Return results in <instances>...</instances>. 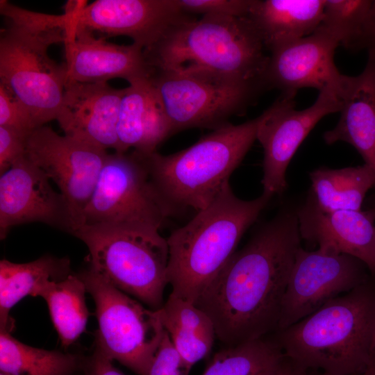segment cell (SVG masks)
Instances as JSON below:
<instances>
[{
    "label": "cell",
    "mask_w": 375,
    "mask_h": 375,
    "mask_svg": "<svg viewBox=\"0 0 375 375\" xmlns=\"http://www.w3.org/2000/svg\"><path fill=\"white\" fill-rule=\"evenodd\" d=\"M308 197L321 211L361 210L369 189L375 186V175L367 165L331 169L320 167L309 174Z\"/></svg>",
    "instance_id": "25"
},
{
    "label": "cell",
    "mask_w": 375,
    "mask_h": 375,
    "mask_svg": "<svg viewBox=\"0 0 375 375\" xmlns=\"http://www.w3.org/2000/svg\"><path fill=\"white\" fill-rule=\"evenodd\" d=\"M272 197L243 200L228 183L215 199L167 238L171 294L192 303L224 268Z\"/></svg>",
    "instance_id": "5"
},
{
    "label": "cell",
    "mask_w": 375,
    "mask_h": 375,
    "mask_svg": "<svg viewBox=\"0 0 375 375\" xmlns=\"http://www.w3.org/2000/svg\"><path fill=\"white\" fill-rule=\"evenodd\" d=\"M73 235L87 246L93 272L148 308L162 307L169 247L159 231L82 226Z\"/></svg>",
    "instance_id": "7"
},
{
    "label": "cell",
    "mask_w": 375,
    "mask_h": 375,
    "mask_svg": "<svg viewBox=\"0 0 375 375\" xmlns=\"http://www.w3.org/2000/svg\"><path fill=\"white\" fill-rule=\"evenodd\" d=\"M149 78L168 119L172 135L192 128L214 130L225 125L267 90L262 83L204 73L151 69Z\"/></svg>",
    "instance_id": "9"
},
{
    "label": "cell",
    "mask_w": 375,
    "mask_h": 375,
    "mask_svg": "<svg viewBox=\"0 0 375 375\" xmlns=\"http://www.w3.org/2000/svg\"><path fill=\"white\" fill-rule=\"evenodd\" d=\"M124 89L108 83L67 81L56 118L65 135L117 151V123Z\"/></svg>",
    "instance_id": "18"
},
{
    "label": "cell",
    "mask_w": 375,
    "mask_h": 375,
    "mask_svg": "<svg viewBox=\"0 0 375 375\" xmlns=\"http://www.w3.org/2000/svg\"><path fill=\"white\" fill-rule=\"evenodd\" d=\"M112 362L94 346L92 353L85 356L82 372L84 375H124Z\"/></svg>",
    "instance_id": "34"
},
{
    "label": "cell",
    "mask_w": 375,
    "mask_h": 375,
    "mask_svg": "<svg viewBox=\"0 0 375 375\" xmlns=\"http://www.w3.org/2000/svg\"><path fill=\"white\" fill-rule=\"evenodd\" d=\"M169 216L149 176L146 154L108 153L81 226H109L159 231ZM80 226V227H81Z\"/></svg>",
    "instance_id": "10"
},
{
    "label": "cell",
    "mask_w": 375,
    "mask_h": 375,
    "mask_svg": "<svg viewBox=\"0 0 375 375\" xmlns=\"http://www.w3.org/2000/svg\"><path fill=\"white\" fill-rule=\"evenodd\" d=\"M274 333L285 356L308 371L362 374L375 358V284L368 281Z\"/></svg>",
    "instance_id": "2"
},
{
    "label": "cell",
    "mask_w": 375,
    "mask_h": 375,
    "mask_svg": "<svg viewBox=\"0 0 375 375\" xmlns=\"http://www.w3.org/2000/svg\"><path fill=\"white\" fill-rule=\"evenodd\" d=\"M67 24L107 36H126L144 50L190 17L178 0H97L90 4L69 1Z\"/></svg>",
    "instance_id": "14"
},
{
    "label": "cell",
    "mask_w": 375,
    "mask_h": 375,
    "mask_svg": "<svg viewBox=\"0 0 375 375\" xmlns=\"http://www.w3.org/2000/svg\"><path fill=\"white\" fill-rule=\"evenodd\" d=\"M284 358L274 339L265 337L219 351L202 375H270Z\"/></svg>",
    "instance_id": "28"
},
{
    "label": "cell",
    "mask_w": 375,
    "mask_h": 375,
    "mask_svg": "<svg viewBox=\"0 0 375 375\" xmlns=\"http://www.w3.org/2000/svg\"><path fill=\"white\" fill-rule=\"evenodd\" d=\"M85 285L78 274L72 273L60 281L49 282L38 297L47 302L52 323L61 345L69 347L85 331L89 317Z\"/></svg>",
    "instance_id": "27"
},
{
    "label": "cell",
    "mask_w": 375,
    "mask_h": 375,
    "mask_svg": "<svg viewBox=\"0 0 375 375\" xmlns=\"http://www.w3.org/2000/svg\"><path fill=\"white\" fill-rule=\"evenodd\" d=\"M0 375H6V374L0 372Z\"/></svg>",
    "instance_id": "41"
},
{
    "label": "cell",
    "mask_w": 375,
    "mask_h": 375,
    "mask_svg": "<svg viewBox=\"0 0 375 375\" xmlns=\"http://www.w3.org/2000/svg\"><path fill=\"white\" fill-rule=\"evenodd\" d=\"M28 136L0 126V174L26 156V140Z\"/></svg>",
    "instance_id": "33"
},
{
    "label": "cell",
    "mask_w": 375,
    "mask_h": 375,
    "mask_svg": "<svg viewBox=\"0 0 375 375\" xmlns=\"http://www.w3.org/2000/svg\"><path fill=\"white\" fill-rule=\"evenodd\" d=\"M6 26L0 35V83L29 110L37 127L57 118L67 81L66 63L48 50L64 43L67 16L29 11L0 1Z\"/></svg>",
    "instance_id": "4"
},
{
    "label": "cell",
    "mask_w": 375,
    "mask_h": 375,
    "mask_svg": "<svg viewBox=\"0 0 375 375\" xmlns=\"http://www.w3.org/2000/svg\"><path fill=\"white\" fill-rule=\"evenodd\" d=\"M171 135L169 122L149 78L124 88L117 117L116 152L133 148L141 153L150 154Z\"/></svg>",
    "instance_id": "20"
},
{
    "label": "cell",
    "mask_w": 375,
    "mask_h": 375,
    "mask_svg": "<svg viewBox=\"0 0 375 375\" xmlns=\"http://www.w3.org/2000/svg\"><path fill=\"white\" fill-rule=\"evenodd\" d=\"M365 48L368 51V57L375 58V0H372L367 21Z\"/></svg>",
    "instance_id": "35"
},
{
    "label": "cell",
    "mask_w": 375,
    "mask_h": 375,
    "mask_svg": "<svg viewBox=\"0 0 375 375\" xmlns=\"http://www.w3.org/2000/svg\"><path fill=\"white\" fill-rule=\"evenodd\" d=\"M258 117L228 123L169 155L146 154L151 181L167 212H199L218 196L256 140Z\"/></svg>",
    "instance_id": "6"
},
{
    "label": "cell",
    "mask_w": 375,
    "mask_h": 375,
    "mask_svg": "<svg viewBox=\"0 0 375 375\" xmlns=\"http://www.w3.org/2000/svg\"><path fill=\"white\" fill-rule=\"evenodd\" d=\"M296 95L281 94L260 116L256 140L263 149V192L273 197L287 189L285 173L288 167L303 141L325 116L340 112L342 99L340 92L328 87L319 92L312 105L298 110Z\"/></svg>",
    "instance_id": "11"
},
{
    "label": "cell",
    "mask_w": 375,
    "mask_h": 375,
    "mask_svg": "<svg viewBox=\"0 0 375 375\" xmlns=\"http://www.w3.org/2000/svg\"><path fill=\"white\" fill-rule=\"evenodd\" d=\"M65 31L67 81L107 83L122 78L130 84L150 76L151 69L141 47L111 43L105 37L73 28L67 23Z\"/></svg>",
    "instance_id": "17"
},
{
    "label": "cell",
    "mask_w": 375,
    "mask_h": 375,
    "mask_svg": "<svg viewBox=\"0 0 375 375\" xmlns=\"http://www.w3.org/2000/svg\"><path fill=\"white\" fill-rule=\"evenodd\" d=\"M265 50L249 17L203 15L178 23L144 55L152 69L204 73L265 85L269 55Z\"/></svg>",
    "instance_id": "3"
},
{
    "label": "cell",
    "mask_w": 375,
    "mask_h": 375,
    "mask_svg": "<svg viewBox=\"0 0 375 375\" xmlns=\"http://www.w3.org/2000/svg\"><path fill=\"white\" fill-rule=\"evenodd\" d=\"M296 209H283L236 251L194 304L226 347L277 329L283 297L301 247Z\"/></svg>",
    "instance_id": "1"
},
{
    "label": "cell",
    "mask_w": 375,
    "mask_h": 375,
    "mask_svg": "<svg viewBox=\"0 0 375 375\" xmlns=\"http://www.w3.org/2000/svg\"><path fill=\"white\" fill-rule=\"evenodd\" d=\"M367 61L369 62L370 63H372V65H373V67H374V68L375 69V58H372V57H368Z\"/></svg>",
    "instance_id": "38"
},
{
    "label": "cell",
    "mask_w": 375,
    "mask_h": 375,
    "mask_svg": "<svg viewBox=\"0 0 375 375\" xmlns=\"http://www.w3.org/2000/svg\"><path fill=\"white\" fill-rule=\"evenodd\" d=\"M301 239L328 253L361 260L375 278V217L372 211L323 212L307 198L297 208Z\"/></svg>",
    "instance_id": "19"
},
{
    "label": "cell",
    "mask_w": 375,
    "mask_h": 375,
    "mask_svg": "<svg viewBox=\"0 0 375 375\" xmlns=\"http://www.w3.org/2000/svg\"><path fill=\"white\" fill-rule=\"evenodd\" d=\"M0 126L26 135L37 127L27 107L4 85L0 83Z\"/></svg>",
    "instance_id": "30"
},
{
    "label": "cell",
    "mask_w": 375,
    "mask_h": 375,
    "mask_svg": "<svg viewBox=\"0 0 375 375\" xmlns=\"http://www.w3.org/2000/svg\"><path fill=\"white\" fill-rule=\"evenodd\" d=\"M270 375H310L308 371L285 356L281 365Z\"/></svg>",
    "instance_id": "36"
},
{
    "label": "cell",
    "mask_w": 375,
    "mask_h": 375,
    "mask_svg": "<svg viewBox=\"0 0 375 375\" xmlns=\"http://www.w3.org/2000/svg\"><path fill=\"white\" fill-rule=\"evenodd\" d=\"M362 375H375V358Z\"/></svg>",
    "instance_id": "37"
},
{
    "label": "cell",
    "mask_w": 375,
    "mask_h": 375,
    "mask_svg": "<svg viewBox=\"0 0 375 375\" xmlns=\"http://www.w3.org/2000/svg\"><path fill=\"white\" fill-rule=\"evenodd\" d=\"M338 46L333 37L317 28L310 35L272 49L264 74L267 90L296 95L302 88L320 92L333 87L341 94L349 76L335 66Z\"/></svg>",
    "instance_id": "16"
},
{
    "label": "cell",
    "mask_w": 375,
    "mask_h": 375,
    "mask_svg": "<svg viewBox=\"0 0 375 375\" xmlns=\"http://www.w3.org/2000/svg\"><path fill=\"white\" fill-rule=\"evenodd\" d=\"M158 310L174 347L191 369L212 349L216 338L212 319L194 303L171 294Z\"/></svg>",
    "instance_id": "24"
},
{
    "label": "cell",
    "mask_w": 375,
    "mask_h": 375,
    "mask_svg": "<svg viewBox=\"0 0 375 375\" xmlns=\"http://www.w3.org/2000/svg\"><path fill=\"white\" fill-rule=\"evenodd\" d=\"M0 372L6 375H75L85 356L47 350L21 342L0 331Z\"/></svg>",
    "instance_id": "26"
},
{
    "label": "cell",
    "mask_w": 375,
    "mask_h": 375,
    "mask_svg": "<svg viewBox=\"0 0 375 375\" xmlns=\"http://www.w3.org/2000/svg\"><path fill=\"white\" fill-rule=\"evenodd\" d=\"M340 97L339 120L323 139L327 144L344 142L352 145L375 175V69L372 63L367 61L358 76H349Z\"/></svg>",
    "instance_id": "21"
},
{
    "label": "cell",
    "mask_w": 375,
    "mask_h": 375,
    "mask_svg": "<svg viewBox=\"0 0 375 375\" xmlns=\"http://www.w3.org/2000/svg\"><path fill=\"white\" fill-rule=\"evenodd\" d=\"M67 258L43 256L26 263L0 261V331L11 333L14 322L10 309L26 296L38 297L51 281H60L71 274Z\"/></svg>",
    "instance_id": "23"
},
{
    "label": "cell",
    "mask_w": 375,
    "mask_h": 375,
    "mask_svg": "<svg viewBox=\"0 0 375 375\" xmlns=\"http://www.w3.org/2000/svg\"><path fill=\"white\" fill-rule=\"evenodd\" d=\"M365 267L361 260L350 255L319 249L307 251L301 247L285 292L276 331L298 322L329 301L368 281Z\"/></svg>",
    "instance_id": "12"
},
{
    "label": "cell",
    "mask_w": 375,
    "mask_h": 375,
    "mask_svg": "<svg viewBox=\"0 0 375 375\" xmlns=\"http://www.w3.org/2000/svg\"><path fill=\"white\" fill-rule=\"evenodd\" d=\"M50 179L26 156L0 176V238L15 226L40 222L73 235L76 229L70 207Z\"/></svg>",
    "instance_id": "15"
},
{
    "label": "cell",
    "mask_w": 375,
    "mask_h": 375,
    "mask_svg": "<svg viewBox=\"0 0 375 375\" xmlns=\"http://www.w3.org/2000/svg\"><path fill=\"white\" fill-rule=\"evenodd\" d=\"M372 0H325L318 28L349 51L365 48Z\"/></svg>",
    "instance_id": "29"
},
{
    "label": "cell",
    "mask_w": 375,
    "mask_h": 375,
    "mask_svg": "<svg viewBox=\"0 0 375 375\" xmlns=\"http://www.w3.org/2000/svg\"><path fill=\"white\" fill-rule=\"evenodd\" d=\"M190 371L165 331L151 366L143 375H188Z\"/></svg>",
    "instance_id": "32"
},
{
    "label": "cell",
    "mask_w": 375,
    "mask_h": 375,
    "mask_svg": "<svg viewBox=\"0 0 375 375\" xmlns=\"http://www.w3.org/2000/svg\"><path fill=\"white\" fill-rule=\"evenodd\" d=\"M318 375H328V374H325V373H322V372L321 374H318Z\"/></svg>",
    "instance_id": "39"
},
{
    "label": "cell",
    "mask_w": 375,
    "mask_h": 375,
    "mask_svg": "<svg viewBox=\"0 0 375 375\" xmlns=\"http://www.w3.org/2000/svg\"><path fill=\"white\" fill-rule=\"evenodd\" d=\"M108 154L101 148L60 135L44 125L36 128L27 138L26 158L59 188L70 207L76 231L81 226L83 210Z\"/></svg>",
    "instance_id": "13"
},
{
    "label": "cell",
    "mask_w": 375,
    "mask_h": 375,
    "mask_svg": "<svg viewBox=\"0 0 375 375\" xmlns=\"http://www.w3.org/2000/svg\"><path fill=\"white\" fill-rule=\"evenodd\" d=\"M188 14L249 17L254 0H178Z\"/></svg>",
    "instance_id": "31"
},
{
    "label": "cell",
    "mask_w": 375,
    "mask_h": 375,
    "mask_svg": "<svg viewBox=\"0 0 375 375\" xmlns=\"http://www.w3.org/2000/svg\"><path fill=\"white\" fill-rule=\"evenodd\" d=\"M325 0H254L249 18L267 50L312 33L319 25Z\"/></svg>",
    "instance_id": "22"
},
{
    "label": "cell",
    "mask_w": 375,
    "mask_h": 375,
    "mask_svg": "<svg viewBox=\"0 0 375 375\" xmlns=\"http://www.w3.org/2000/svg\"><path fill=\"white\" fill-rule=\"evenodd\" d=\"M372 212L374 213V217H375V209H374V210H372Z\"/></svg>",
    "instance_id": "40"
},
{
    "label": "cell",
    "mask_w": 375,
    "mask_h": 375,
    "mask_svg": "<svg viewBox=\"0 0 375 375\" xmlns=\"http://www.w3.org/2000/svg\"><path fill=\"white\" fill-rule=\"evenodd\" d=\"M78 274L95 303L94 346L111 360L144 374L165 333L158 310L145 307L90 268Z\"/></svg>",
    "instance_id": "8"
}]
</instances>
